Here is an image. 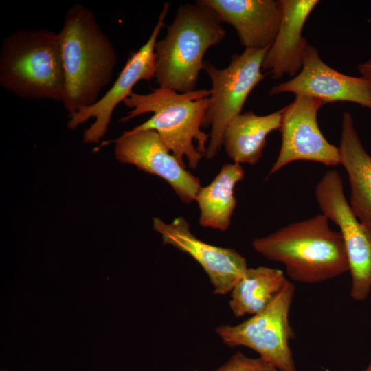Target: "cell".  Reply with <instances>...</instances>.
Segmentation results:
<instances>
[{
	"mask_svg": "<svg viewBox=\"0 0 371 371\" xmlns=\"http://www.w3.org/2000/svg\"><path fill=\"white\" fill-rule=\"evenodd\" d=\"M170 3L165 2L157 22L146 42L129 56L117 79L106 93L94 104L69 114L67 128L75 130L91 118L93 123L83 133L86 144L98 142L108 131L113 113L120 103L132 93L133 88L141 80L150 81L155 78L156 60L155 45L161 30L165 26V19Z\"/></svg>",
	"mask_w": 371,
	"mask_h": 371,
	"instance_id": "obj_9",
	"label": "cell"
},
{
	"mask_svg": "<svg viewBox=\"0 0 371 371\" xmlns=\"http://www.w3.org/2000/svg\"><path fill=\"white\" fill-rule=\"evenodd\" d=\"M282 109L266 115L240 113L225 128L223 144L227 156L238 164L254 165L262 155L267 135L279 130Z\"/></svg>",
	"mask_w": 371,
	"mask_h": 371,
	"instance_id": "obj_17",
	"label": "cell"
},
{
	"mask_svg": "<svg viewBox=\"0 0 371 371\" xmlns=\"http://www.w3.org/2000/svg\"><path fill=\"white\" fill-rule=\"evenodd\" d=\"M282 19L276 36L262 62V70L278 80L287 74L297 76L303 66L308 43L302 30L317 0H280Z\"/></svg>",
	"mask_w": 371,
	"mask_h": 371,
	"instance_id": "obj_15",
	"label": "cell"
},
{
	"mask_svg": "<svg viewBox=\"0 0 371 371\" xmlns=\"http://www.w3.org/2000/svg\"><path fill=\"white\" fill-rule=\"evenodd\" d=\"M338 148L339 164L349 179L350 206L358 219L371 230V156L365 150L349 112L343 114Z\"/></svg>",
	"mask_w": 371,
	"mask_h": 371,
	"instance_id": "obj_16",
	"label": "cell"
},
{
	"mask_svg": "<svg viewBox=\"0 0 371 371\" xmlns=\"http://www.w3.org/2000/svg\"><path fill=\"white\" fill-rule=\"evenodd\" d=\"M245 174L241 164H225L210 184L201 186L194 200L200 210L201 225L223 232L229 228L237 203L234 188Z\"/></svg>",
	"mask_w": 371,
	"mask_h": 371,
	"instance_id": "obj_18",
	"label": "cell"
},
{
	"mask_svg": "<svg viewBox=\"0 0 371 371\" xmlns=\"http://www.w3.org/2000/svg\"><path fill=\"white\" fill-rule=\"evenodd\" d=\"M58 34L65 76L62 103L70 114L100 99L112 80L117 56L94 13L82 4L67 10Z\"/></svg>",
	"mask_w": 371,
	"mask_h": 371,
	"instance_id": "obj_1",
	"label": "cell"
},
{
	"mask_svg": "<svg viewBox=\"0 0 371 371\" xmlns=\"http://www.w3.org/2000/svg\"><path fill=\"white\" fill-rule=\"evenodd\" d=\"M269 47L245 49L240 54H233L228 66L223 69L204 61L203 70L212 83L203 122V128L211 127L205 154L207 159L216 156L222 146L225 128L241 113L249 95L265 78L262 62Z\"/></svg>",
	"mask_w": 371,
	"mask_h": 371,
	"instance_id": "obj_6",
	"label": "cell"
},
{
	"mask_svg": "<svg viewBox=\"0 0 371 371\" xmlns=\"http://www.w3.org/2000/svg\"><path fill=\"white\" fill-rule=\"evenodd\" d=\"M363 371H371V361H370V363L368 365V366L365 370H363Z\"/></svg>",
	"mask_w": 371,
	"mask_h": 371,
	"instance_id": "obj_22",
	"label": "cell"
},
{
	"mask_svg": "<svg viewBox=\"0 0 371 371\" xmlns=\"http://www.w3.org/2000/svg\"><path fill=\"white\" fill-rule=\"evenodd\" d=\"M358 71L361 77L371 80V58L368 61L359 64Z\"/></svg>",
	"mask_w": 371,
	"mask_h": 371,
	"instance_id": "obj_21",
	"label": "cell"
},
{
	"mask_svg": "<svg viewBox=\"0 0 371 371\" xmlns=\"http://www.w3.org/2000/svg\"><path fill=\"white\" fill-rule=\"evenodd\" d=\"M153 229L161 235L164 245L189 254L202 267L214 286V294L231 292L248 268L246 259L236 250L212 245L197 238L183 217H177L170 223L154 218Z\"/></svg>",
	"mask_w": 371,
	"mask_h": 371,
	"instance_id": "obj_13",
	"label": "cell"
},
{
	"mask_svg": "<svg viewBox=\"0 0 371 371\" xmlns=\"http://www.w3.org/2000/svg\"><path fill=\"white\" fill-rule=\"evenodd\" d=\"M210 89H198L187 93L158 87L147 94L133 92L123 104L131 110L120 119L127 122L146 113L153 115L131 130H154L177 159L192 169L197 168L205 157L210 133L203 130Z\"/></svg>",
	"mask_w": 371,
	"mask_h": 371,
	"instance_id": "obj_3",
	"label": "cell"
},
{
	"mask_svg": "<svg viewBox=\"0 0 371 371\" xmlns=\"http://www.w3.org/2000/svg\"><path fill=\"white\" fill-rule=\"evenodd\" d=\"M252 247L265 258L282 263L288 277L297 282L319 283L349 271L342 236L322 214L254 238Z\"/></svg>",
	"mask_w": 371,
	"mask_h": 371,
	"instance_id": "obj_2",
	"label": "cell"
},
{
	"mask_svg": "<svg viewBox=\"0 0 371 371\" xmlns=\"http://www.w3.org/2000/svg\"><path fill=\"white\" fill-rule=\"evenodd\" d=\"M214 371H278V370L260 357L251 358L240 352H237Z\"/></svg>",
	"mask_w": 371,
	"mask_h": 371,
	"instance_id": "obj_20",
	"label": "cell"
},
{
	"mask_svg": "<svg viewBox=\"0 0 371 371\" xmlns=\"http://www.w3.org/2000/svg\"><path fill=\"white\" fill-rule=\"evenodd\" d=\"M225 35L217 15L199 0L179 7L165 36L155 45L159 87L181 93L194 91L205 54Z\"/></svg>",
	"mask_w": 371,
	"mask_h": 371,
	"instance_id": "obj_4",
	"label": "cell"
},
{
	"mask_svg": "<svg viewBox=\"0 0 371 371\" xmlns=\"http://www.w3.org/2000/svg\"><path fill=\"white\" fill-rule=\"evenodd\" d=\"M231 25L245 49L269 47L282 19L280 0H199Z\"/></svg>",
	"mask_w": 371,
	"mask_h": 371,
	"instance_id": "obj_14",
	"label": "cell"
},
{
	"mask_svg": "<svg viewBox=\"0 0 371 371\" xmlns=\"http://www.w3.org/2000/svg\"><path fill=\"white\" fill-rule=\"evenodd\" d=\"M295 286L287 280L262 311L234 326L221 325L216 332L228 346H245L273 364L278 371H296L289 341L294 333L289 316Z\"/></svg>",
	"mask_w": 371,
	"mask_h": 371,
	"instance_id": "obj_7",
	"label": "cell"
},
{
	"mask_svg": "<svg viewBox=\"0 0 371 371\" xmlns=\"http://www.w3.org/2000/svg\"><path fill=\"white\" fill-rule=\"evenodd\" d=\"M324 104L319 99L296 95L291 104L282 108L278 130L281 146L268 176L295 161H315L328 166L339 164L338 147L325 138L317 123V113Z\"/></svg>",
	"mask_w": 371,
	"mask_h": 371,
	"instance_id": "obj_10",
	"label": "cell"
},
{
	"mask_svg": "<svg viewBox=\"0 0 371 371\" xmlns=\"http://www.w3.org/2000/svg\"><path fill=\"white\" fill-rule=\"evenodd\" d=\"M115 156L165 180L184 203L195 200L201 188L199 179L186 170L154 130H129L115 140Z\"/></svg>",
	"mask_w": 371,
	"mask_h": 371,
	"instance_id": "obj_11",
	"label": "cell"
},
{
	"mask_svg": "<svg viewBox=\"0 0 371 371\" xmlns=\"http://www.w3.org/2000/svg\"><path fill=\"white\" fill-rule=\"evenodd\" d=\"M315 195L322 214L339 228L349 263L350 296L363 301L371 291V230L352 210L337 171L329 170L324 174Z\"/></svg>",
	"mask_w": 371,
	"mask_h": 371,
	"instance_id": "obj_8",
	"label": "cell"
},
{
	"mask_svg": "<svg viewBox=\"0 0 371 371\" xmlns=\"http://www.w3.org/2000/svg\"><path fill=\"white\" fill-rule=\"evenodd\" d=\"M0 52L1 87L21 98L62 102L65 76L58 33L16 30L5 38Z\"/></svg>",
	"mask_w": 371,
	"mask_h": 371,
	"instance_id": "obj_5",
	"label": "cell"
},
{
	"mask_svg": "<svg viewBox=\"0 0 371 371\" xmlns=\"http://www.w3.org/2000/svg\"><path fill=\"white\" fill-rule=\"evenodd\" d=\"M287 280L280 269L265 266L247 268L231 291L229 304L234 315H253L262 311Z\"/></svg>",
	"mask_w": 371,
	"mask_h": 371,
	"instance_id": "obj_19",
	"label": "cell"
},
{
	"mask_svg": "<svg viewBox=\"0 0 371 371\" xmlns=\"http://www.w3.org/2000/svg\"><path fill=\"white\" fill-rule=\"evenodd\" d=\"M290 92L321 100L324 104L348 102L371 111V80L340 73L320 58L317 49L307 43L303 66L292 79L273 86L269 95Z\"/></svg>",
	"mask_w": 371,
	"mask_h": 371,
	"instance_id": "obj_12",
	"label": "cell"
}]
</instances>
